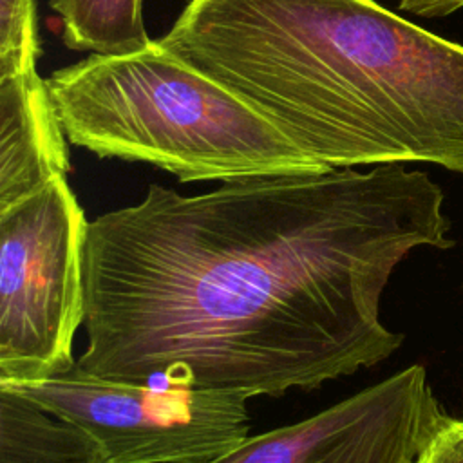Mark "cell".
<instances>
[{"instance_id": "7c38bea8", "label": "cell", "mask_w": 463, "mask_h": 463, "mask_svg": "<svg viewBox=\"0 0 463 463\" xmlns=\"http://www.w3.org/2000/svg\"><path fill=\"white\" fill-rule=\"evenodd\" d=\"M463 7V0H400V9L434 18V16H447Z\"/></svg>"}, {"instance_id": "7a4b0ae2", "label": "cell", "mask_w": 463, "mask_h": 463, "mask_svg": "<svg viewBox=\"0 0 463 463\" xmlns=\"http://www.w3.org/2000/svg\"><path fill=\"white\" fill-rule=\"evenodd\" d=\"M159 42L326 168L463 174V45L374 0H190Z\"/></svg>"}, {"instance_id": "30bf717a", "label": "cell", "mask_w": 463, "mask_h": 463, "mask_svg": "<svg viewBox=\"0 0 463 463\" xmlns=\"http://www.w3.org/2000/svg\"><path fill=\"white\" fill-rule=\"evenodd\" d=\"M34 0H0V76L36 69Z\"/></svg>"}, {"instance_id": "8fae6325", "label": "cell", "mask_w": 463, "mask_h": 463, "mask_svg": "<svg viewBox=\"0 0 463 463\" xmlns=\"http://www.w3.org/2000/svg\"><path fill=\"white\" fill-rule=\"evenodd\" d=\"M418 463H463V420L447 418Z\"/></svg>"}, {"instance_id": "6da1fadb", "label": "cell", "mask_w": 463, "mask_h": 463, "mask_svg": "<svg viewBox=\"0 0 463 463\" xmlns=\"http://www.w3.org/2000/svg\"><path fill=\"white\" fill-rule=\"evenodd\" d=\"M441 188L402 163L268 174L183 195L150 184L89 221L87 347L105 380L282 396L389 358L380 320L394 268L449 248Z\"/></svg>"}, {"instance_id": "9c48e42d", "label": "cell", "mask_w": 463, "mask_h": 463, "mask_svg": "<svg viewBox=\"0 0 463 463\" xmlns=\"http://www.w3.org/2000/svg\"><path fill=\"white\" fill-rule=\"evenodd\" d=\"M67 49L94 54H128L152 43L143 0H52Z\"/></svg>"}, {"instance_id": "277c9868", "label": "cell", "mask_w": 463, "mask_h": 463, "mask_svg": "<svg viewBox=\"0 0 463 463\" xmlns=\"http://www.w3.org/2000/svg\"><path fill=\"white\" fill-rule=\"evenodd\" d=\"M87 224L67 177L0 212V385L42 382L76 365Z\"/></svg>"}, {"instance_id": "3957f363", "label": "cell", "mask_w": 463, "mask_h": 463, "mask_svg": "<svg viewBox=\"0 0 463 463\" xmlns=\"http://www.w3.org/2000/svg\"><path fill=\"white\" fill-rule=\"evenodd\" d=\"M45 83L67 141L98 157L148 163L181 183L327 170L159 40L128 54L92 52Z\"/></svg>"}, {"instance_id": "5b68a950", "label": "cell", "mask_w": 463, "mask_h": 463, "mask_svg": "<svg viewBox=\"0 0 463 463\" xmlns=\"http://www.w3.org/2000/svg\"><path fill=\"white\" fill-rule=\"evenodd\" d=\"M13 387L47 412L89 430L107 463H210L250 432L248 394L63 374Z\"/></svg>"}, {"instance_id": "ba28073f", "label": "cell", "mask_w": 463, "mask_h": 463, "mask_svg": "<svg viewBox=\"0 0 463 463\" xmlns=\"http://www.w3.org/2000/svg\"><path fill=\"white\" fill-rule=\"evenodd\" d=\"M0 463H107V456L83 427L0 385Z\"/></svg>"}, {"instance_id": "8992f818", "label": "cell", "mask_w": 463, "mask_h": 463, "mask_svg": "<svg viewBox=\"0 0 463 463\" xmlns=\"http://www.w3.org/2000/svg\"><path fill=\"white\" fill-rule=\"evenodd\" d=\"M447 418L416 364L210 463H418Z\"/></svg>"}, {"instance_id": "52a82bcc", "label": "cell", "mask_w": 463, "mask_h": 463, "mask_svg": "<svg viewBox=\"0 0 463 463\" xmlns=\"http://www.w3.org/2000/svg\"><path fill=\"white\" fill-rule=\"evenodd\" d=\"M65 141L36 69L0 76V212L67 175Z\"/></svg>"}]
</instances>
